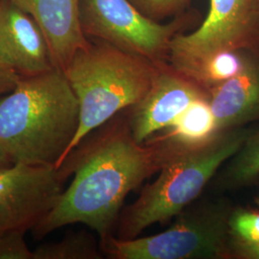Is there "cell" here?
<instances>
[{"instance_id": "cell-1", "label": "cell", "mask_w": 259, "mask_h": 259, "mask_svg": "<svg viewBox=\"0 0 259 259\" xmlns=\"http://www.w3.org/2000/svg\"><path fill=\"white\" fill-rule=\"evenodd\" d=\"M174 154L164 142L153 139L139 143L129 125L112 123L82 148L74 149L60 166L65 180L72 173L74 178L32 230L35 237L80 223L97 232L103 245L130 192L160 171Z\"/></svg>"}, {"instance_id": "cell-2", "label": "cell", "mask_w": 259, "mask_h": 259, "mask_svg": "<svg viewBox=\"0 0 259 259\" xmlns=\"http://www.w3.org/2000/svg\"><path fill=\"white\" fill-rule=\"evenodd\" d=\"M79 121L78 99L63 70L20 77L0 98V145L13 163L60 168Z\"/></svg>"}, {"instance_id": "cell-3", "label": "cell", "mask_w": 259, "mask_h": 259, "mask_svg": "<svg viewBox=\"0 0 259 259\" xmlns=\"http://www.w3.org/2000/svg\"><path fill=\"white\" fill-rule=\"evenodd\" d=\"M160 65L103 40L80 50L64 70L80 109L79 127L67 157L94 130L138 104Z\"/></svg>"}, {"instance_id": "cell-4", "label": "cell", "mask_w": 259, "mask_h": 259, "mask_svg": "<svg viewBox=\"0 0 259 259\" xmlns=\"http://www.w3.org/2000/svg\"><path fill=\"white\" fill-rule=\"evenodd\" d=\"M251 132L246 127L231 130L202 148L174 154L157 180L122 213L119 239H134L153 224L165 222L182 212L201 194L216 171L238 152Z\"/></svg>"}, {"instance_id": "cell-5", "label": "cell", "mask_w": 259, "mask_h": 259, "mask_svg": "<svg viewBox=\"0 0 259 259\" xmlns=\"http://www.w3.org/2000/svg\"><path fill=\"white\" fill-rule=\"evenodd\" d=\"M226 204L187 213L165 232L139 239L110 236L103 249L117 259L232 258V236Z\"/></svg>"}, {"instance_id": "cell-6", "label": "cell", "mask_w": 259, "mask_h": 259, "mask_svg": "<svg viewBox=\"0 0 259 259\" xmlns=\"http://www.w3.org/2000/svg\"><path fill=\"white\" fill-rule=\"evenodd\" d=\"M80 18L85 36L163 64L172 39L192 25L197 16L182 14L168 24H160L144 16L130 0H80Z\"/></svg>"}, {"instance_id": "cell-7", "label": "cell", "mask_w": 259, "mask_h": 259, "mask_svg": "<svg viewBox=\"0 0 259 259\" xmlns=\"http://www.w3.org/2000/svg\"><path fill=\"white\" fill-rule=\"evenodd\" d=\"M258 47V0H210L201 26L172 39L169 59L176 64L220 51Z\"/></svg>"}, {"instance_id": "cell-8", "label": "cell", "mask_w": 259, "mask_h": 259, "mask_svg": "<svg viewBox=\"0 0 259 259\" xmlns=\"http://www.w3.org/2000/svg\"><path fill=\"white\" fill-rule=\"evenodd\" d=\"M65 177L50 165L13 163L0 168V235L33 230L54 206Z\"/></svg>"}, {"instance_id": "cell-9", "label": "cell", "mask_w": 259, "mask_h": 259, "mask_svg": "<svg viewBox=\"0 0 259 259\" xmlns=\"http://www.w3.org/2000/svg\"><path fill=\"white\" fill-rule=\"evenodd\" d=\"M206 93L172 66L161 64L148 93L132 107L129 127L134 139L144 143L154 134L172 125L196 99Z\"/></svg>"}, {"instance_id": "cell-10", "label": "cell", "mask_w": 259, "mask_h": 259, "mask_svg": "<svg viewBox=\"0 0 259 259\" xmlns=\"http://www.w3.org/2000/svg\"><path fill=\"white\" fill-rule=\"evenodd\" d=\"M0 63L20 77L56 68L41 29L11 0H1L0 5Z\"/></svg>"}, {"instance_id": "cell-11", "label": "cell", "mask_w": 259, "mask_h": 259, "mask_svg": "<svg viewBox=\"0 0 259 259\" xmlns=\"http://www.w3.org/2000/svg\"><path fill=\"white\" fill-rule=\"evenodd\" d=\"M29 14L47 38L56 68L65 70L91 41L83 33L80 0H11Z\"/></svg>"}, {"instance_id": "cell-12", "label": "cell", "mask_w": 259, "mask_h": 259, "mask_svg": "<svg viewBox=\"0 0 259 259\" xmlns=\"http://www.w3.org/2000/svg\"><path fill=\"white\" fill-rule=\"evenodd\" d=\"M207 94L221 134L259 121V47L239 74Z\"/></svg>"}, {"instance_id": "cell-13", "label": "cell", "mask_w": 259, "mask_h": 259, "mask_svg": "<svg viewBox=\"0 0 259 259\" xmlns=\"http://www.w3.org/2000/svg\"><path fill=\"white\" fill-rule=\"evenodd\" d=\"M163 131L165 133L156 139L164 142L175 153L202 148L217 139L221 133L207 93L196 99Z\"/></svg>"}, {"instance_id": "cell-14", "label": "cell", "mask_w": 259, "mask_h": 259, "mask_svg": "<svg viewBox=\"0 0 259 259\" xmlns=\"http://www.w3.org/2000/svg\"><path fill=\"white\" fill-rule=\"evenodd\" d=\"M253 49L227 50L172 64V67L206 92L239 74Z\"/></svg>"}, {"instance_id": "cell-15", "label": "cell", "mask_w": 259, "mask_h": 259, "mask_svg": "<svg viewBox=\"0 0 259 259\" xmlns=\"http://www.w3.org/2000/svg\"><path fill=\"white\" fill-rule=\"evenodd\" d=\"M221 177L223 186L240 188L259 179V130L251 132Z\"/></svg>"}, {"instance_id": "cell-16", "label": "cell", "mask_w": 259, "mask_h": 259, "mask_svg": "<svg viewBox=\"0 0 259 259\" xmlns=\"http://www.w3.org/2000/svg\"><path fill=\"white\" fill-rule=\"evenodd\" d=\"M100 253L93 237L84 232L67 234L59 242L44 244L33 250V259H94Z\"/></svg>"}, {"instance_id": "cell-17", "label": "cell", "mask_w": 259, "mask_h": 259, "mask_svg": "<svg viewBox=\"0 0 259 259\" xmlns=\"http://www.w3.org/2000/svg\"><path fill=\"white\" fill-rule=\"evenodd\" d=\"M229 228L232 241L242 244L259 243V212L238 208L231 212Z\"/></svg>"}, {"instance_id": "cell-18", "label": "cell", "mask_w": 259, "mask_h": 259, "mask_svg": "<svg viewBox=\"0 0 259 259\" xmlns=\"http://www.w3.org/2000/svg\"><path fill=\"white\" fill-rule=\"evenodd\" d=\"M144 16L153 20H161L184 14L190 0H130Z\"/></svg>"}, {"instance_id": "cell-19", "label": "cell", "mask_w": 259, "mask_h": 259, "mask_svg": "<svg viewBox=\"0 0 259 259\" xmlns=\"http://www.w3.org/2000/svg\"><path fill=\"white\" fill-rule=\"evenodd\" d=\"M24 232L0 235V259H33V250L28 248Z\"/></svg>"}, {"instance_id": "cell-20", "label": "cell", "mask_w": 259, "mask_h": 259, "mask_svg": "<svg viewBox=\"0 0 259 259\" xmlns=\"http://www.w3.org/2000/svg\"><path fill=\"white\" fill-rule=\"evenodd\" d=\"M19 78L18 73L0 63V98L16 87Z\"/></svg>"}, {"instance_id": "cell-21", "label": "cell", "mask_w": 259, "mask_h": 259, "mask_svg": "<svg viewBox=\"0 0 259 259\" xmlns=\"http://www.w3.org/2000/svg\"><path fill=\"white\" fill-rule=\"evenodd\" d=\"M232 256L242 259H259V243L242 244L232 241Z\"/></svg>"}, {"instance_id": "cell-22", "label": "cell", "mask_w": 259, "mask_h": 259, "mask_svg": "<svg viewBox=\"0 0 259 259\" xmlns=\"http://www.w3.org/2000/svg\"><path fill=\"white\" fill-rule=\"evenodd\" d=\"M13 164L12 159L10 158L8 154L5 152V150L0 145V168L1 167L9 166Z\"/></svg>"}, {"instance_id": "cell-23", "label": "cell", "mask_w": 259, "mask_h": 259, "mask_svg": "<svg viewBox=\"0 0 259 259\" xmlns=\"http://www.w3.org/2000/svg\"><path fill=\"white\" fill-rule=\"evenodd\" d=\"M256 204H257V205H258V207H259V197H258V198H257V199H256Z\"/></svg>"}, {"instance_id": "cell-24", "label": "cell", "mask_w": 259, "mask_h": 259, "mask_svg": "<svg viewBox=\"0 0 259 259\" xmlns=\"http://www.w3.org/2000/svg\"><path fill=\"white\" fill-rule=\"evenodd\" d=\"M0 5H1V0H0Z\"/></svg>"}, {"instance_id": "cell-25", "label": "cell", "mask_w": 259, "mask_h": 259, "mask_svg": "<svg viewBox=\"0 0 259 259\" xmlns=\"http://www.w3.org/2000/svg\"><path fill=\"white\" fill-rule=\"evenodd\" d=\"M258 1H259V0H258Z\"/></svg>"}]
</instances>
